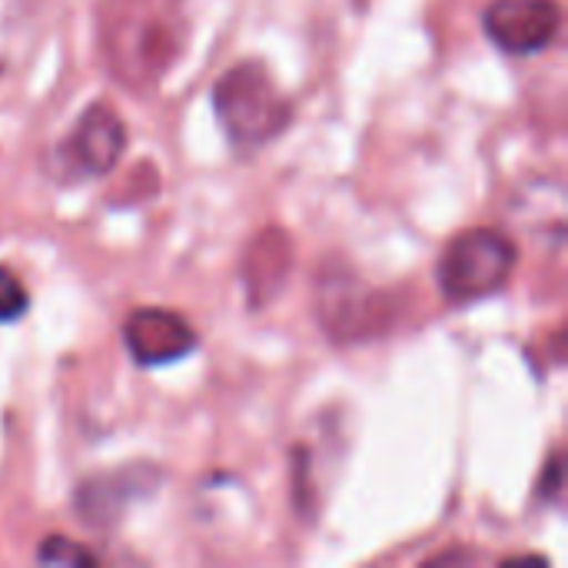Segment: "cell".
Wrapping results in <instances>:
<instances>
[{
    "label": "cell",
    "mask_w": 568,
    "mask_h": 568,
    "mask_svg": "<svg viewBox=\"0 0 568 568\" xmlns=\"http://www.w3.org/2000/svg\"><path fill=\"white\" fill-rule=\"evenodd\" d=\"M37 562L40 566H97V556L90 549H83L80 542L47 536L43 546L37 549Z\"/></svg>",
    "instance_id": "9c48e42d"
},
{
    "label": "cell",
    "mask_w": 568,
    "mask_h": 568,
    "mask_svg": "<svg viewBox=\"0 0 568 568\" xmlns=\"http://www.w3.org/2000/svg\"><path fill=\"white\" fill-rule=\"evenodd\" d=\"M123 343L140 366H170L186 359L200 346V336L180 313L143 306L126 316Z\"/></svg>",
    "instance_id": "8992f818"
},
{
    "label": "cell",
    "mask_w": 568,
    "mask_h": 568,
    "mask_svg": "<svg viewBox=\"0 0 568 568\" xmlns=\"http://www.w3.org/2000/svg\"><path fill=\"white\" fill-rule=\"evenodd\" d=\"M156 483H160V473L150 466H126L120 473L93 476V479L80 483V489H77V513L87 526L106 529L123 516V509L130 503L153 493Z\"/></svg>",
    "instance_id": "52a82bcc"
},
{
    "label": "cell",
    "mask_w": 568,
    "mask_h": 568,
    "mask_svg": "<svg viewBox=\"0 0 568 568\" xmlns=\"http://www.w3.org/2000/svg\"><path fill=\"white\" fill-rule=\"evenodd\" d=\"M562 473H566L562 453H552V459L546 466V479H539V496L546 503H559V496H562Z\"/></svg>",
    "instance_id": "8fae6325"
},
{
    "label": "cell",
    "mask_w": 568,
    "mask_h": 568,
    "mask_svg": "<svg viewBox=\"0 0 568 568\" xmlns=\"http://www.w3.org/2000/svg\"><path fill=\"white\" fill-rule=\"evenodd\" d=\"M213 110L236 150H260L273 143L293 120L290 97L260 60H240L216 80Z\"/></svg>",
    "instance_id": "7a4b0ae2"
},
{
    "label": "cell",
    "mask_w": 568,
    "mask_h": 568,
    "mask_svg": "<svg viewBox=\"0 0 568 568\" xmlns=\"http://www.w3.org/2000/svg\"><path fill=\"white\" fill-rule=\"evenodd\" d=\"M483 27L499 50L513 57H532L556 40L562 27V7L559 0H496L486 7Z\"/></svg>",
    "instance_id": "5b68a950"
},
{
    "label": "cell",
    "mask_w": 568,
    "mask_h": 568,
    "mask_svg": "<svg viewBox=\"0 0 568 568\" xmlns=\"http://www.w3.org/2000/svg\"><path fill=\"white\" fill-rule=\"evenodd\" d=\"M519 263L516 243L493 226H473L459 233L446 250L436 266L439 290L449 303H479L486 296H496L513 270Z\"/></svg>",
    "instance_id": "3957f363"
},
{
    "label": "cell",
    "mask_w": 568,
    "mask_h": 568,
    "mask_svg": "<svg viewBox=\"0 0 568 568\" xmlns=\"http://www.w3.org/2000/svg\"><path fill=\"white\" fill-rule=\"evenodd\" d=\"M27 310H30V293H27V286L17 280L13 270H3V266H0V326L23 320Z\"/></svg>",
    "instance_id": "30bf717a"
},
{
    "label": "cell",
    "mask_w": 568,
    "mask_h": 568,
    "mask_svg": "<svg viewBox=\"0 0 568 568\" xmlns=\"http://www.w3.org/2000/svg\"><path fill=\"white\" fill-rule=\"evenodd\" d=\"M27 0H0V73L10 67L17 43L27 33Z\"/></svg>",
    "instance_id": "ba28073f"
},
{
    "label": "cell",
    "mask_w": 568,
    "mask_h": 568,
    "mask_svg": "<svg viewBox=\"0 0 568 568\" xmlns=\"http://www.w3.org/2000/svg\"><path fill=\"white\" fill-rule=\"evenodd\" d=\"M183 40V13L173 0H110L103 7L110 67L133 87L156 80L180 53Z\"/></svg>",
    "instance_id": "6da1fadb"
},
{
    "label": "cell",
    "mask_w": 568,
    "mask_h": 568,
    "mask_svg": "<svg viewBox=\"0 0 568 568\" xmlns=\"http://www.w3.org/2000/svg\"><path fill=\"white\" fill-rule=\"evenodd\" d=\"M126 150V126L116 110L93 103L80 113L70 136L60 143V170L73 176H106Z\"/></svg>",
    "instance_id": "277c9868"
}]
</instances>
